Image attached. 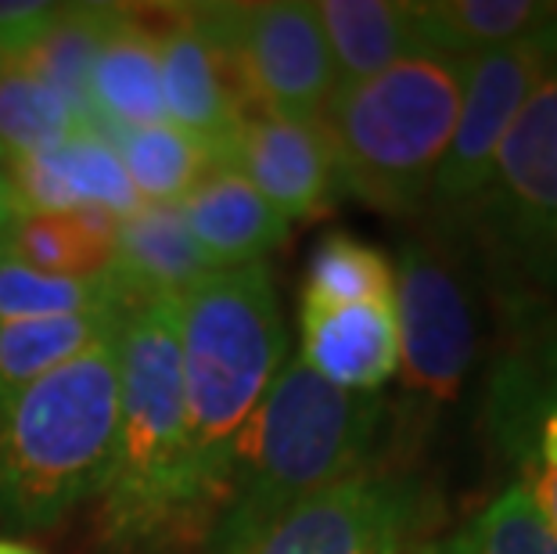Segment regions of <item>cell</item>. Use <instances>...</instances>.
I'll return each mask as SVG.
<instances>
[{
    "mask_svg": "<svg viewBox=\"0 0 557 554\" xmlns=\"http://www.w3.org/2000/svg\"><path fill=\"white\" fill-rule=\"evenodd\" d=\"M98 497V540L112 554H159L209 533L187 435L181 296L151 299L123 321L120 435Z\"/></svg>",
    "mask_w": 557,
    "mask_h": 554,
    "instance_id": "obj_1",
    "label": "cell"
},
{
    "mask_svg": "<svg viewBox=\"0 0 557 554\" xmlns=\"http://www.w3.org/2000/svg\"><path fill=\"white\" fill-rule=\"evenodd\" d=\"M388 429L382 393H349L288 360L248 421L206 554H248L299 501L371 471Z\"/></svg>",
    "mask_w": 557,
    "mask_h": 554,
    "instance_id": "obj_2",
    "label": "cell"
},
{
    "mask_svg": "<svg viewBox=\"0 0 557 554\" xmlns=\"http://www.w3.org/2000/svg\"><path fill=\"white\" fill-rule=\"evenodd\" d=\"M288 353L281 299L267 263L216 270L181 292V371L187 435L209 526L227 501L248 421Z\"/></svg>",
    "mask_w": 557,
    "mask_h": 554,
    "instance_id": "obj_3",
    "label": "cell"
},
{
    "mask_svg": "<svg viewBox=\"0 0 557 554\" xmlns=\"http://www.w3.org/2000/svg\"><path fill=\"white\" fill-rule=\"evenodd\" d=\"M123 324L26 385L0 418V526H58L109 482L120 435Z\"/></svg>",
    "mask_w": 557,
    "mask_h": 554,
    "instance_id": "obj_4",
    "label": "cell"
},
{
    "mask_svg": "<svg viewBox=\"0 0 557 554\" xmlns=\"http://www.w3.org/2000/svg\"><path fill=\"white\" fill-rule=\"evenodd\" d=\"M468 62L413 54L363 84L331 94L320 130L335 162L338 192L388 217L429 206L465 101Z\"/></svg>",
    "mask_w": 557,
    "mask_h": 554,
    "instance_id": "obj_5",
    "label": "cell"
},
{
    "mask_svg": "<svg viewBox=\"0 0 557 554\" xmlns=\"http://www.w3.org/2000/svg\"><path fill=\"white\" fill-rule=\"evenodd\" d=\"M460 231L490 259L500 299L557 242V65L507 126L490 184Z\"/></svg>",
    "mask_w": 557,
    "mask_h": 554,
    "instance_id": "obj_6",
    "label": "cell"
},
{
    "mask_svg": "<svg viewBox=\"0 0 557 554\" xmlns=\"http://www.w3.org/2000/svg\"><path fill=\"white\" fill-rule=\"evenodd\" d=\"M212 37L227 51L248 109L292 123H320L338 90L317 4H201Z\"/></svg>",
    "mask_w": 557,
    "mask_h": 554,
    "instance_id": "obj_7",
    "label": "cell"
},
{
    "mask_svg": "<svg viewBox=\"0 0 557 554\" xmlns=\"http://www.w3.org/2000/svg\"><path fill=\"white\" fill-rule=\"evenodd\" d=\"M485 432L518 471V487L557 533V317L511 310V338L485 382Z\"/></svg>",
    "mask_w": 557,
    "mask_h": 554,
    "instance_id": "obj_8",
    "label": "cell"
},
{
    "mask_svg": "<svg viewBox=\"0 0 557 554\" xmlns=\"http://www.w3.org/2000/svg\"><path fill=\"white\" fill-rule=\"evenodd\" d=\"M396 270L403 389L424 404H449L475 364L479 328L465 278L438 245L407 238Z\"/></svg>",
    "mask_w": 557,
    "mask_h": 554,
    "instance_id": "obj_9",
    "label": "cell"
},
{
    "mask_svg": "<svg viewBox=\"0 0 557 554\" xmlns=\"http://www.w3.org/2000/svg\"><path fill=\"white\" fill-rule=\"evenodd\" d=\"M550 69L554 58L536 40V33L518 44L468 58L465 101H460L454 140L438 162L429 192V209L438 223L460 231V223L468 220L490 184L507 126L515 123L518 109L540 87V79H547Z\"/></svg>",
    "mask_w": 557,
    "mask_h": 554,
    "instance_id": "obj_10",
    "label": "cell"
},
{
    "mask_svg": "<svg viewBox=\"0 0 557 554\" xmlns=\"http://www.w3.org/2000/svg\"><path fill=\"white\" fill-rule=\"evenodd\" d=\"M424 487L407 471H360L288 508L248 554H410Z\"/></svg>",
    "mask_w": 557,
    "mask_h": 554,
    "instance_id": "obj_11",
    "label": "cell"
},
{
    "mask_svg": "<svg viewBox=\"0 0 557 554\" xmlns=\"http://www.w3.org/2000/svg\"><path fill=\"white\" fill-rule=\"evenodd\" d=\"M159 40V79L165 120L212 151L223 167L234 134L252 115L227 51L212 37L201 4L151 8Z\"/></svg>",
    "mask_w": 557,
    "mask_h": 554,
    "instance_id": "obj_12",
    "label": "cell"
},
{
    "mask_svg": "<svg viewBox=\"0 0 557 554\" xmlns=\"http://www.w3.org/2000/svg\"><path fill=\"white\" fill-rule=\"evenodd\" d=\"M223 167L238 170L284 220H313L338 195L335 162L320 123L252 112L231 140Z\"/></svg>",
    "mask_w": 557,
    "mask_h": 554,
    "instance_id": "obj_13",
    "label": "cell"
},
{
    "mask_svg": "<svg viewBox=\"0 0 557 554\" xmlns=\"http://www.w3.org/2000/svg\"><path fill=\"white\" fill-rule=\"evenodd\" d=\"M302 364L349 393H377L399 371L396 299L310 306L299 303Z\"/></svg>",
    "mask_w": 557,
    "mask_h": 554,
    "instance_id": "obj_14",
    "label": "cell"
},
{
    "mask_svg": "<svg viewBox=\"0 0 557 554\" xmlns=\"http://www.w3.org/2000/svg\"><path fill=\"white\" fill-rule=\"evenodd\" d=\"M22 213H73L79 206H104L129 217L140 198L120 156L98 134H73L44 156L8 162Z\"/></svg>",
    "mask_w": 557,
    "mask_h": 554,
    "instance_id": "obj_15",
    "label": "cell"
},
{
    "mask_svg": "<svg viewBox=\"0 0 557 554\" xmlns=\"http://www.w3.org/2000/svg\"><path fill=\"white\" fill-rule=\"evenodd\" d=\"M181 213L198 249L216 270L267 263V256L292 234V223L231 167L201 176L181 198Z\"/></svg>",
    "mask_w": 557,
    "mask_h": 554,
    "instance_id": "obj_16",
    "label": "cell"
},
{
    "mask_svg": "<svg viewBox=\"0 0 557 554\" xmlns=\"http://www.w3.org/2000/svg\"><path fill=\"white\" fill-rule=\"evenodd\" d=\"M90 134L165 123L159 40L151 8H115V22L90 69Z\"/></svg>",
    "mask_w": 557,
    "mask_h": 554,
    "instance_id": "obj_17",
    "label": "cell"
},
{
    "mask_svg": "<svg viewBox=\"0 0 557 554\" xmlns=\"http://www.w3.org/2000/svg\"><path fill=\"white\" fill-rule=\"evenodd\" d=\"M112 270L126 313L151 299L181 296L198 281L216 274L212 259L198 249L187 231L181 202H140V209L123 217Z\"/></svg>",
    "mask_w": 557,
    "mask_h": 554,
    "instance_id": "obj_18",
    "label": "cell"
},
{
    "mask_svg": "<svg viewBox=\"0 0 557 554\" xmlns=\"http://www.w3.org/2000/svg\"><path fill=\"white\" fill-rule=\"evenodd\" d=\"M317 15L338 87L363 84L403 58L421 54L413 4L403 0H324Z\"/></svg>",
    "mask_w": 557,
    "mask_h": 554,
    "instance_id": "obj_19",
    "label": "cell"
},
{
    "mask_svg": "<svg viewBox=\"0 0 557 554\" xmlns=\"http://www.w3.org/2000/svg\"><path fill=\"white\" fill-rule=\"evenodd\" d=\"M123 217L104 206H79L73 213H18L4 256L44 274L98 278L115 263Z\"/></svg>",
    "mask_w": 557,
    "mask_h": 554,
    "instance_id": "obj_20",
    "label": "cell"
},
{
    "mask_svg": "<svg viewBox=\"0 0 557 554\" xmlns=\"http://www.w3.org/2000/svg\"><path fill=\"white\" fill-rule=\"evenodd\" d=\"M550 19L540 0H424L413 4L421 54L475 58L493 47L532 37Z\"/></svg>",
    "mask_w": 557,
    "mask_h": 554,
    "instance_id": "obj_21",
    "label": "cell"
},
{
    "mask_svg": "<svg viewBox=\"0 0 557 554\" xmlns=\"http://www.w3.org/2000/svg\"><path fill=\"white\" fill-rule=\"evenodd\" d=\"M126 321L123 306H104L87 313L33 317V321L0 324V418L22 389L44 379L47 371L62 368L79 357L101 335Z\"/></svg>",
    "mask_w": 557,
    "mask_h": 554,
    "instance_id": "obj_22",
    "label": "cell"
},
{
    "mask_svg": "<svg viewBox=\"0 0 557 554\" xmlns=\"http://www.w3.org/2000/svg\"><path fill=\"white\" fill-rule=\"evenodd\" d=\"M120 4H62L54 26L22 58V65L58 94L76 123V134H90V69L109 37Z\"/></svg>",
    "mask_w": 557,
    "mask_h": 554,
    "instance_id": "obj_23",
    "label": "cell"
},
{
    "mask_svg": "<svg viewBox=\"0 0 557 554\" xmlns=\"http://www.w3.org/2000/svg\"><path fill=\"white\" fill-rule=\"evenodd\" d=\"M140 202H181L191 187L216 170L212 151L176 130L170 120L151 126H129L109 134Z\"/></svg>",
    "mask_w": 557,
    "mask_h": 554,
    "instance_id": "obj_24",
    "label": "cell"
},
{
    "mask_svg": "<svg viewBox=\"0 0 557 554\" xmlns=\"http://www.w3.org/2000/svg\"><path fill=\"white\" fill-rule=\"evenodd\" d=\"M396 299V270L374 245L335 231L320 238L306 263L302 303L310 306H352Z\"/></svg>",
    "mask_w": 557,
    "mask_h": 554,
    "instance_id": "obj_25",
    "label": "cell"
},
{
    "mask_svg": "<svg viewBox=\"0 0 557 554\" xmlns=\"http://www.w3.org/2000/svg\"><path fill=\"white\" fill-rule=\"evenodd\" d=\"M104 306H123V292L112 267L98 278H62L33 270L11 256H0V324L87 313L104 310Z\"/></svg>",
    "mask_w": 557,
    "mask_h": 554,
    "instance_id": "obj_26",
    "label": "cell"
},
{
    "mask_svg": "<svg viewBox=\"0 0 557 554\" xmlns=\"http://www.w3.org/2000/svg\"><path fill=\"white\" fill-rule=\"evenodd\" d=\"M76 134L73 115L22 62H0V159L44 156Z\"/></svg>",
    "mask_w": 557,
    "mask_h": 554,
    "instance_id": "obj_27",
    "label": "cell"
},
{
    "mask_svg": "<svg viewBox=\"0 0 557 554\" xmlns=\"http://www.w3.org/2000/svg\"><path fill=\"white\" fill-rule=\"evenodd\" d=\"M410 554H557V533L529 493L511 482L454 537L421 544Z\"/></svg>",
    "mask_w": 557,
    "mask_h": 554,
    "instance_id": "obj_28",
    "label": "cell"
},
{
    "mask_svg": "<svg viewBox=\"0 0 557 554\" xmlns=\"http://www.w3.org/2000/svg\"><path fill=\"white\" fill-rule=\"evenodd\" d=\"M62 4L47 0H0V62H22L54 26Z\"/></svg>",
    "mask_w": 557,
    "mask_h": 554,
    "instance_id": "obj_29",
    "label": "cell"
},
{
    "mask_svg": "<svg viewBox=\"0 0 557 554\" xmlns=\"http://www.w3.org/2000/svg\"><path fill=\"white\" fill-rule=\"evenodd\" d=\"M557 296V242L521 274L518 288L504 299V310H525V306H550Z\"/></svg>",
    "mask_w": 557,
    "mask_h": 554,
    "instance_id": "obj_30",
    "label": "cell"
},
{
    "mask_svg": "<svg viewBox=\"0 0 557 554\" xmlns=\"http://www.w3.org/2000/svg\"><path fill=\"white\" fill-rule=\"evenodd\" d=\"M18 213H22V206H18V198H15V187H11L8 162L0 159V256H4L8 234H11V227H15Z\"/></svg>",
    "mask_w": 557,
    "mask_h": 554,
    "instance_id": "obj_31",
    "label": "cell"
},
{
    "mask_svg": "<svg viewBox=\"0 0 557 554\" xmlns=\"http://www.w3.org/2000/svg\"><path fill=\"white\" fill-rule=\"evenodd\" d=\"M536 40L547 47V54L554 58V65H557V4H550V19L536 29Z\"/></svg>",
    "mask_w": 557,
    "mask_h": 554,
    "instance_id": "obj_32",
    "label": "cell"
},
{
    "mask_svg": "<svg viewBox=\"0 0 557 554\" xmlns=\"http://www.w3.org/2000/svg\"><path fill=\"white\" fill-rule=\"evenodd\" d=\"M0 554H44L26 540H15V537H0Z\"/></svg>",
    "mask_w": 557,
    "mask_h": 554,
    "instance_id": "obj_33",
    "label": "cell"
}]
</instances>
